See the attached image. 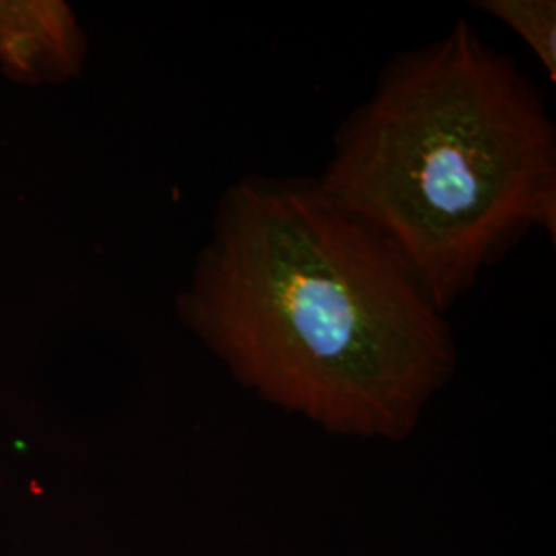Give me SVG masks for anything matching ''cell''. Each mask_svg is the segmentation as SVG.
Listing matches in <instances>:
<instances>
[{
    "label": "cell",
    "instance_id": "cell-2",
    "mask_svg": "<svg viewBox=\"0 0 556 556\" xmlns=\"http://www.w3.org/2000/svg\"><path fill=\"white\" fill-rule=\"evenodd\" d=\"M316 179L445 316L528 236L555 243L546 96L466 20L383 64L371 96L338 126Z\"/></svg>",
    "mask_w": 556,
    "mask_h": 556
},
{
    "label": "cell",
    "instance_id": "cell-1",
    "mask_svg": "<svg viewBox=\"0 0 556 556\" xmlns=\"http://www.w3.org/2000/svg\"><path fill=\"white\" fill-rule=\"evenodd\" d=\"M181 309L241 388L338 438H410L456 374L447 316L316 178L231 184Z\"/></svg>",
    "mask_w": 556,
    "mask_h": 556
},
{
    "label": "cell",
    "instance_id": "cell-3",
    "mask_svg": "<svg viewBox=\"0 0 556 556\" xmlns=\"http://www.w3.org/2000/svg\"><path fill=\"white\" fill-rule=\"evenodd\" d=\"M478 11L501 21L534 52L544 73L556 79L555 0H478Z\"/></svg>",
    "mask_w": 556,
    "mask_h": 556
}]
</instances>
